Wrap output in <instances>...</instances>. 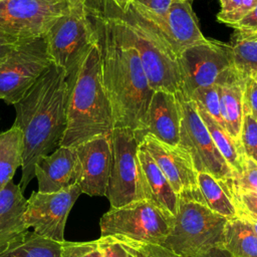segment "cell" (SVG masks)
<instances>
[{"mask_svg":"<svg viewBox=\"0 0 257 257\" xmlns=\"http://www.w3.org/2000/svg\"><path fill=\"white\" fill-rule=\"evenodd\" d=\"M113 2V4L120 10L122 11L123 13L127 10L132 0H111Z\"/></svg>","mask_w":257,"mask_h":257,"instance_id":"60d3db41","label":"cell"},{"mask_svg":"<svg viewBox=\"0 0 257 257\" xmlns=\"http://www.w3.org/2000/svg\"><path fill=\"white\" fill-rule=\"evenodd\" d=\"M133 257H182L162 244L133 240L123 236H113Z\"/></svg>","mask_w":257,"mask_h":257,"instance_id":"83f0119b","label":"cell"},{"mask_svg":"<svg viewBox=\"0 0 257 257\" xmlns=\"http://www.w3.org/2000/svg\"><path fill=\"white\" fill-rule=\"evenodd\" d=\"M235 33L244 37L257 38V7L232 26Z\"/></svg>","mask_w":257,"mask_h":257,"instance_id":"8d00e7d4","label":"cell"},{"mask_svg":"<svg viewBox=\"0 0 257 257\" xmlns=\"http://www.w3.org/2000/svg\"><path fill=\"white\" fill-rule=\"evenodd\" d=\"M96 242L103 257H128V253L113 236H100Z\"/></svg>","mask_w":257,"mask_h":257,"instance_id":"d590c367","label":"cell"},{"mask_svg":"<svg viewBox=\"0 0 257 257\" xmlns=\"http://www.w3.org/2000/svg\"><path fill=\"white\" fill-rule=\"evenodd\" d=\"M230 196L237 208L239 218L257 222V190L231 192Z\"/></svg>","mask_w":257,"mask_h":257,"instance_id":"4dcf8cb0","label":"cell"},{"mask_svg":"<svg viewBox=\"0 0 257 257\" xmlns=\"http://www.w3.org/2000/svg\"><path fill=\"white\" fill-rule=\"evenodd\" d=\"M83 6L91 18H119L123 12L120 11L111 0H69Z\"/></svg>","mask_w":257,"mask_h":257,"instance_id":"d6a6232c","label":"cell"},{"mask_svg":"<svg viewBox=\"0 0 257 257\" xmlns=\"http://www.w3.org/2000/svg\"><path fill=\"white\" fill-rule=\"evenodd\" d=\"M175 216L152 199L133 201L110 208L99 221L100 236H123L133 240L163 244Z\"/></svg>","mask_w":257,"mask_h":257,"instance_id":"8992f818","label":"cell"},{"mask_svg":"<svg viewBox=\"0 0 257 257\" xmlns=\"http://www.w3.org/2000/svg\"><path fill=\"white\" fill-rule=\"evenodd\" d=\"M227 221L204 203L179 198L173 228L162 245L182 257H201L222 248Z\"/></svg>","mask_w":257,"mask_h":257,"instance_id":"5b68a950","label":"cell"},{"mask_svg":"<svg viewBox=\"0 0 257 257\" xmlns=\"http://www.w3.org/2000/svg\"><path fill=\"white\" fill-rule=\"evenodd\" d=\"M140 146L151 155L179 198L205 204L198 186V172L183 148L167 145L149 135L143 138Z\"/></svg>","mask_w":257,"mask_h":257,"instance_id":"5bb4252c","label":"cell"},{"mask_svg":"<svg viewBox=\"0 0 257 257\" xmlns=\"http://www.w3.org/2000/svg\"><path fill=\"white\" fill-rule=\"evenodd\" d=\"M2 1H5V0H0V2H2Z\"/></svg>","mask_w":257,"mask_h":257,"instance_id":"f6af8a7d","label":"cell"},{"mask_svg":"<svg viewBox=\"0 0 257 257\" xmlns=\"http://www.w3.org/2000/svg\"><path fill=\"white\" fill-rule=\"evenodd\" d=\"M220 10L217 18L220 22L233 26L245 15L257 7V0H219Z\"/></svg>","mask_w":257,"mask_h":257,"instance_id":"f546056e","label":"cell"},{"mask_svg":"<svg viewBox=\"0 0 257 257\" xmlns=\"http://www.w3.org/2000/svg\"><path fill=\"white\" fill-rule=\"evenodd\" d=\"M70 8L69 0H5L0 2V33L18 40L44 37Z\"/></svg>","mask_w":257,"mask_h":257,"instance_id":"8fae6325","label":"cell"},{"mask_svg":"<svg viewBox=\"0 0 257 257\" xmlns=\"http://www.w3.org/2000/svg\"><path fill=\"white\" fill-rule=\"evenodd\" d=\"M22 134L12 125L0 133V191L12 181L18 167H21Z\"/></svg>","mask_w":257,"mask_h":257,"instance_id":"d4e9b609","label":"cell"},{"mask_svg":"<svg viewBox=\"0 0 257 257\" xmlns=\"http://www.w3.org/2000/svg\"><path fill=\"white\" fill-rule=\"evenodd\" d=\"M51 65L45 37L16 45L0 56V99L15 104Z\"/></svg>","mask_w":257,"mask_h":257,"instance_id":"30bf717a","label":"cell"},{"mask_svg":"<svg viewBox=\"0 0 257 257\" xmlns=\"http://www.w3.org/2000/svg\"><path fill=\"white\" fill-rule=\"evenodd\" d=\"M61 244L28 231L20 241L0 252V257H61Z\"/></svg>","mask_w":257,"mask_h":257,"instance_id":"484cf974","label":"cell"},{"mask_svg":"<svg viewBox=\"0 0 257 257\" xmlns=\"http://www.w3.org/2000/svg\"><path fill=\"white\" fill-rule=\"evenodd\" d=\"M111 168L106 191L110 208L133 201L151 199L138 159L140 141L131 128H113L110 133Z\"/></svg>","mask_w":257,"mask_h":257,"instance_id":"ba28073f","label":"cell"},{"mask_svg":"<svg viewBox=\"0 0 257 257\" xmlns=\"http://www.w3.org/2000/svg\"><path fill=\"white\" fill-rule=\"evenodd\" d=\"M128 257H133V256H132V255H130V254H128Z\"/></svg>","mask_w":257,"mask_h":257,"instance_id":"ee69618b","label":"cell"},{"mask_svg":"<svg viewBox=\"0 0 257 257\" xmlns=\"http://www.w3.org/2000/svg\"><path fill=\"white\" fill-rule=\"evenodd\" d=\"M173 0H132L131 3L153 15H164Z\"/></svg>","mask_w":257,"mask_h":257,"instance_id":"74e56055","label":"cell"},{"mask_svg":"<svg viewBox=\"0 0 257 257\" xmlns=\"http://www.w3.org/2000/svg\"><path fill=\"white\" fill-rule=\"evenodd\" d=\"M234 65L240 75L245 78L257 74V38L234 34L232 43Z\"/></svg>","mask_w":257,"mask_h":257,"instance_id":"4316f807","label":"cell"},{"mask_svg":"<svg viewBox=\"0 0 257 257\" xmlns=\"http://www.w3.org/2000/svg\"><path fill=\"white\" fill-rule=\"evenodd\" d=\"M222 248L234 257H257V233L252 223L243 218L228 220Z\"/></svg>","mask_w":257,"mask_h":257,"instance_id":"7402d4cb","label":"cell"},{"mask_svg":"<svg viewBox=\"0 0 257 257\" xmlns=\"http://www.w3.org/2000/svg\"><path fill=\"white\" fill-rule=\"evenodd\" d=\"M252 223V225H253V228H254V230L256 231V233H257V222H251Z\"/></svg>","mask_w":257,"mask_h":257,"instance_id":"b9f144b4","label":"cell"},{"mask_svg":"<svg viewBox=\"0 0 257 257\" xmlns=\"http://www.w3.org/2000/svg\"><path fill=\"white\" fill-rule=\"evenodd\" d=\"M201 257H234L231 255L228 251H226L223 248H214L207 254L201 256Z\"/></svg>","mask_w":257,"mask_h":257,"instance_id":"ab89813d","label":"cell"},{"mask_svg":"<svg viewBox=\"0 0 257 257\" xmlns=\"http://www.w3.org/2000/svg\"><path fill=\"white\" fill-rule=\"evenodd\" d=\"M189 98L224 127L220 111V93L218 84L197 88L192 92Z\"/></svg>","mask_w":257,"mask_h":257,"instance_id":"f1b7e54d","label":"cell"},{"mask_svg":"<svg viewBox=\"0 0 257 257\" xmlns=\"http://www.w3.org/2000/svg\"><path fill=\"white\" fill-rule=\"evenodd\" d=\"M23 41H25V40H18V39L12 38L10 36H7L3 33H0V56H3L9 50H11L16 45L20 44Z\"/></svg>","mask_w":257,"mask_h":257,"instance_id":"f35d334b","label":"cell"},{"mask_svg":"<svg viewBox=\"0 0 257 257\" xmlns=\"http://www.w3.org/2000/svg\"><path fill=\"white\" fill-rule=\"evenodd\" d=\"M67 74L52 64L14 105L15 121L22 134L19 186L25 191L35 178L37 161L60 147L66 130Z\"/></svg>","mask_w":257,"mask_h":257,"instance_id":"7a4b0ae2","label":"cell"},{"mask_svg":"<svg viewBox=\"0 0 257 257\" xmlns=\"http://www.w3.org/2000/svg\"><path fill=\"white\" fill-rule=\"evenodd\" d=\"M78 166V187L88 196H106L110 168V134L98 136L74 147Z\"/></svg>","mask_w":257,"mask_h":257,"instance_id":"2e32d148","label":"cell"},{"mask_svg":"<svg viewBox=\"0 0 257 257\" xmlns=\"http://www.w3.org/2000/svg\"><path fill=\"white\" fill-rule=\"evenodd\" d=\"M44 37L52 64L69 75L95 42L96 32L83 6L70 2L69 10L56 20Z\"/></svg>","mask_w":257,"mask_h":257,"instance_id":"9c48e42d","label":"cell"},{"mask_svg":"<svg viewBox=\"0 0 257 257\" xmlns=\"http://www.w3.org/2000/svg\"><path fill=\"white\" fill-rule=\"evenodd\" d=\"M243 85L244 78H238L219 85L220 111L225 130L239 140L243 120ZM240 141V140H239Z\"/></svg>","mask_w":257,"mask_h":257,"instance_id":"44dd1931","label":"cell"},{"mask_svg":"<svg viewBox=\"0 0 257 257\" xmlns=\"http://www.w3.org/2000/svg\"><path fill=\"white\" fill-rule=\"evenodd\" d=\"M176 95L181 107L179 146L189 154L198 173H208L226 183L233 178V172L216 148L201 119L196 103L181 92L176 93Z\"/></svg>","mask_w":257,"mask_h":257,"instance_id":"7c38bea8","label":"cell"},{"mask_svg":"<svg viewBox=\"0 0 257 257\" xmlns=\"http://www.w3.org/2000/svg\"><path fill=\"white\" fill-rule=\"evenodd\" d=\"M181 128V107L176 94L156 90L151 98L143 128L135 131L142 142L147 135L170 146H179Z\"/></svg>","mask_w":257,"mask_h":257,"instance_id":"e0dca14e","label":"cell"},{"mask_svg":"<svg viewBox=\"0 0 257 257\" xmlns=\"http://www.w3.org/2000/svg\"><path fill=\"white\" fill-rule=\"evenodd\" d=\"M35 178L41 193H54L77 185L79 166L75 149L59 147L40 158L35 165Z\"/></svg>","mask_w":257,"mask_h":257,"instance_id":"ac0fdd59","label":"cell"},{"mask_svg":"<svg viewBox=\"0 0 257 257\" xmlns=\"http://www.w3.org/2000/svg\"><path fill=\"white\" fill-rule=\"evenodd\" d=\"M118 22L127 41L139 54L152 89L174 94L180 92L182 76L178 56L158 32L131 6Z\"/></svg>","mask_w":257,"mask_h":257,"instance_id":"277c9868","label":"cell"},{"mask_svg":"<svg viewBox=\"0 0 257 257\" xmlns=\"http://www.w3.org/2000/svg\"><path fill=\"white\" fill-rule=\"evenodd\" d=\"M239 140L245 157L257 163V119L243 115Z\"/></svg>","mask_w":257,"mask_h":257,"instance_id":"1f68e13d","label":"cell"},{"mask_svg":"<svg viewBox=\"0 0 257 257\" xmlns=\"http://www.w3.org/2000/svg\"><path fill=\"white\" fill-rule=\"evenodd\" d=\"M80 194L78 185L54 193L32 192L25 213L27 228L62 243L68 214Z\"/></svg>","mask_w":257,"mask_h":257,"instance_id":"4fadbf2b","label":"cell"},{"mask_svg":"<svg viewBox=\"0 0 257 257\" xmlns=\"http://www.w3.org/2000/svg\"><path fill=\"white\" fill-rule=\"evenodd\" d=\"M198 186L206 206L227 220L239 218L237 208L223 181L204 172L198 173Z\"/></svg>","mask_w":257,"mask_h":257,"instance_id":"cb8c5ba5","label":"cell"},{"mask_svg":"<svg viewBox=\"0 0 257 257\" xmlns=\"http://www.w3.org/2000/svg\"><path fill=\"white\" fill-rule=\"evenodd\" d=\"M27 199L19 185L9 182L0 191V252L20 241L28 232Z\"/></svg>","mask_w":257,"mask_h":257,"instance_id":"d6986e66","label":"cell"},{"mask_svg":"<svg viewBox=\"0 0 257 257\" xmlns=\"http://www.w3.org/2000/svg\"><path fill=\"white\" fill-rule=\"evenodd\" d=\"M138 159L147 183L150 198L176 216L179 196L174 192L169 181L154 159L142 146H139Z\"/></svg>","mask_w":257,"mask_h":257,"instance_id":"ffe728a7","label":"cell"},{"mask_svg":"<svg viewBox=\"0 0 257 257\" xmlns=\"http://www.w3.org/2000/svg\"><path fill=\"white\" fill-rule=\"evenodd\" d=\"M178 61L182 76L180 92L188 98L197 88L243 78L235 68L231 45L219 40L206 38L188 47Z\"/></svg>","mask_w":257,"mask_h":257,"instance_id":"52a82bcc","label":"cell"},{"mask_svg":"<svg viewBox=\"0 0 257 257\" xmlns=\"http://www.w3.org/2000/svg\"><path fill=\"white\" fill-rule=\"evenodd\" d=\"M113 126L106 95L97 40L67 75L66 130L60 147H76L98 136L109 135Z\"/></svg>","mask_w":257,"mask_h":257,"instance_id":"3957f363","label":"cell"},{"mask_svg":"<svg viewBox=\"0 0 257 257\" xmlns=\"http://www.w3.org/2000/svg\"><path fill=\"white\" fill-rule=\"evenodd\" d=\"M91 20L96 32L102 82L111 106L113 126L140 131L155 91L149 84L139 54L124 36L118 18Z\"/></svg>","mask_w":257,"mask_h":257,"instance_id":"6da1fadb","label":"cell"},{"mask_svg":"<svg viewBox=\"0 0 257 257\" xmlns=\"http://www.w3.org/2000/svg\"><path fill=\"white\" fill-rule=\"evenodd\" d=\"M197 106V110L206 125L216 148L231 168L233 174H238L242 171L244 161L246 159L241 143L233 138L222 125L213 119L204 109Z\"/></svg>","mask_w":257,"mask_h":257,"instance_id":"603a6c76","label":"cell"},{"mask_svg":"<svg viewBox=\"0 0 257 257\" xmlns=\"http://www.w3.org/2000/svg\"><path fill=\"white\" fill-rule=\"evenodd\" d=\"M242 99L243 113L257 119V74L244 78Z\"/></svg>","mask_w":257,"mask_h":257,"instance_id":"e575fe53","label":"cell"},{"mask_svg":"<svg viewBox=\"0 0 257 257\" xmlns=\"http://www.w3.org/2000/svg\"><path fill=\"white\" fill-rule=\"evenodd\" d=\"M61 257H103L96 240L92 241H63Z\"/></svg>","mask_w":257,"mask_h":257,"instance_id":"836d02e7","label":"cell"},{"mask_svg":"<svg viewBox=\"0 0 257 257\" xmlns=\"http://www.w3.org/2000/svg\"><path fill=\"white\" fill-rule=\"evenodd\" d=\"M183 1H186V2H188V3H190V4H192V2H193L194 0H183Z\"/></svg>","mask_w":257,"mask_h":257,"instance_id":"7bdbcfd3","label":"cell"},{"mask_svg":"<svg viewBox=\"0 0 257 257\" xmlns=\"http://www.w3.org/2000/svg\"><path fill=\"white\" fill-rule=\"evenodd\" d=\"M130 6L158 32L177 56L188 47L206 39L192 5L186 1L173 0L168 11L160 16L148 13L133 3Z\"/></svg>","mask_w":257,"mask_h":257,"instance_id":"9a60e30c","label":"cell"}]
</instances>
